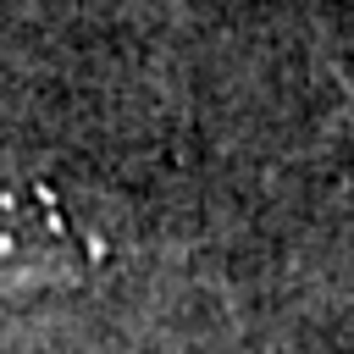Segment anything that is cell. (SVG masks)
Wrapping results in <instances>:
<instances>
[{
  "mask_svg": "<svg viewBox=\"0 0 354 354\" xmlns=\"http://www.w3.org/2000/svg\"><path fill=\"white\" fill-rule=\"evenodd\" d=\"M100 210L55 177H0V288H61L105 266Z\"/></svg>",
  "mask_w": 354,
  "mask_h": 354,
  "instance_id": "1",
  "label": "cell"
}]
</instances>
